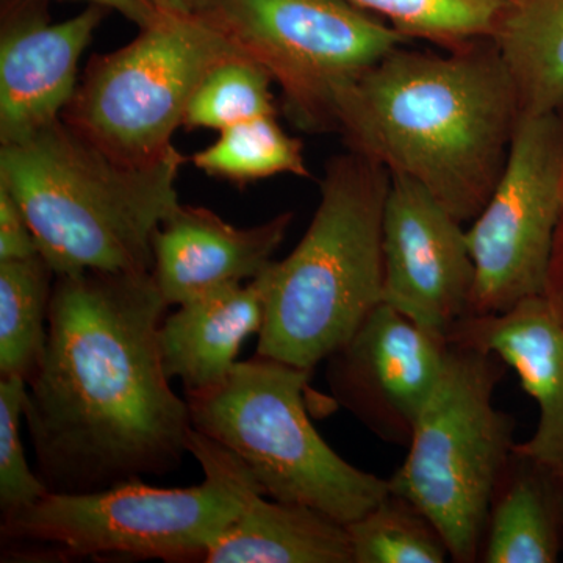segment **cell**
Here are the masks:
<instances>
[{
    "instance_id": "cell-21",
    "label": "cell",
    "mask_w": 563,
    "mask_h": 563,
    "mask_svg": "<svg viewBox=\"0 0 563 563\" xmlns=\"http://www.w3.org/2000/svg\"><path fill=\"white\" fill-rule=\"evenodd\" d=\"M192 163L209 176L240 187L277 174L310 177L301 141L292 139L280 128L276 114H266L221 131L213 144L192 155Z\"/></svg>"
},
{
    "instance_id": "cell-20",
    "label": "cell",
    "mask_w": 563,
    "mask_h": 563,
    "mask_svg": "<svg viewBox=\"0 0 563 563\" xmlns=\"http://www.w3.org/2000/svg\"><path fill=\"white\" fill-rule=\"evenodd\" d=\"M55 277L41 254L0 262V379L21 377L29 383L38 368L49 333Z\"/></svg>"
},
{
    "instance_id": "cell-10",
    "label": "cell",
    "mask_w": 563,
    "mask_h": 563,
    "mask_svg": "<svg viewBox=\"0 0 563 563\" xmlns=\"http://www.w3.org/2000/svg\"><path fill=\"white\" fill-rule=\"evenodd\" d=\"M562 214V111L521 117L501 179L466 231L476 268L473 314L544 295Z\"/></svg>"
},
{
    "instance_id": "cell-1",
    "label": "cell",
    "mask_w": 563,
    "mask_h": 563,
    "mask_svg": "<svg viewBox=\"0 0 563 563\" xmlns=\"http://www.w3.org/2000/svg\"><path fill=\"white\" fill-rule=\"evenodd\" d=\"M166 307L152 273L55 277L46 350L24 402L36 474L49 493L165 476L190 454V406L162 361Z\"/></svg>"
},
{
    "instance_id": "cell-23",
    "label": "cell",
    "mask_w": 563,
    "mask_h": 563,
    "mask_svg": "<svg viewBox=\"0 0 563 563\" xmlns=\"http://www.w3.org/2000/svg\"><path fill=\"white\" fill-rule=\"evenodd\" d=\"M387 20L409 40L457 51L492 40L512 0H346Z\"/></svg>"
},
{
    "instance_id": "cell-6",
    "label": "cell",
    "mask_w": 563,
    "mask_h": 563,
    "mask_svg": "<svg viewBox=\"0 0 563 563\" xmlns=\"http://www.w3.org/2000/svg\"><path fill=\"white\" fill-rule=\"evenodd\" d=\"M312 373L261 354L239 361L221 384L187 395L191 424L232 451L269 498L346 526L390 485L344 461L314 429L302 398Z\"/></svg>"
},
{
    "instance_id": "cell-19",
    "label": "cell",
    "mask_w": 563,
    "mask_h": 563,
    "mask_svg": "<svg viewBox=\"0 0 563 563\" xmlns=\"http://www.w3.org/2000/svg\"><path fill=\"white\" fill-rule=\"evenodd\" d=\"M521 117L563 107V0H512L493 33Z\"/></svg>"
},
{
    "instance_id": "cell-27",
    "label": "cell",
    "mask_w": 563,
    "mask_h": 563,
    "mask_svg": "<svg viewBox=\"0 0 563 563\" xmlns=\"http://www.w3.org/2000/svg\"><path fill=\"white\" fill-rule=\"evenodd\" d=\"M85 2L118 11L129 21L135 22L140 29L150 27L165 16V13L157 9L154 0H85Z\"/></svg>"
},
{
    "instance_id": "cell-9",
    "label": "cell",
    "mask_w": 563,
    "mask_h": 563,
    "mask_svg": "<svg viewBox=\"0 0 563 563\" xmlns=\"http://www.w3.org/2000/svg\"><path fill=\"white\" fill-rule=\"evenodd\" d=\"M196 13L268 73L306 132H336L342 92L409 41L346 0H201Z\"/></svg>"
},
{
    "instance_id": "cell-7",
    "label": "cell",
    "mask_w": 563,
    "mask_h": 563,
    "mask_svg": "<svg viewBox=\"0 0 563 563\" xmlns=\"http://www.w3.org/2000/svg\"><path fill=\"white\" fill-rule=\"evenodd\" d=\"M506 369L488 352L448 342L442 376L388 477L431 518L455 563L479 562L493 493L517 444L512 415L493 401Z\"/></svg>"
},
{
    "instance_id": "cell-22",
    "label": "cell",
    "mask_w": 563,
    "mask_h": 563,
    "mask_svg": "<svg viewBox=\"0 0 563 563\" xmlns=\"http://www.w3.org/2000/svg\"><path fill=\"white\" fill-rule=\"evenodd\" d=\"M352 563H443L451 561L442 533L417 504L388 492L358 520L346 525Z\"/></svg>"
},
{
    "instance_id": "cell-25",
    "label": "cell",
    "mask_w": 563,
    "mask_h": 563,
    "mask_svg": "<svg viewBox=\"0 0 563 563\" xmlns=\"http://www.w3.org/2000/svg\"><path fill=\"white\" fill-rule=\"evenodd\" d=\"M27 383L21 377L0 379V510L2 518L31 507L49 495L29 466L21 440Z\"/></svg>"
},
{
    "instance_id": "cell-29",
    "label": "cell",
    "mask_w": 563,
    "mask_h": 563,
    "mask_svg": "<svg viewBox=\"0 0 563 563\" xmlns=\"http://www.w3.org/2000/svg\"><path fill=\"white\" fill-rule=\"evenodd\" d=\"M154 3L165 14H190L198 11L201 0H154Z\"/></svg>"
},
{
    "instance_id": "cell-26",
    "label": "cell",
    "mask_w": 563,
    "mask_h": 563,
    "mask_svg": "<svg viewBox=\"0 0 563 563\" xmlns=\"http://www.w3.org/2000/svg\"><path fill=\"white\" fill-rule=\"evenodd\" d=\"M40 254L21 207L0 185V262L22 261Z\"/></svg>"
},
{
    "instance_id": "cell-11",
    "label": "cell",
    "mask_w": 563,
    "mask_h": 563,
    "mask_svg": "<svg viewBox=\"0 0 563 563\" xmlns=\"http://www.w3.org/2000/svg\"><path fill=\"white\" fill-rule=\"evenodd\" d=\"M462 225L421 184L391 174L383 229L384 302L446 340L472 313L476 284Z\"/></svg>"
},
{
    "instance_id": "cell-15",
    "label": "cell",
    "mask_w": 563,
    "mask_h": 563,
    "mask_svg": "<svg viewBox=\"0 0 563 563\" xmlns=\"http://www.w3.org/2000/svg\"><path fill=\"white\" fill-rule=\"evenodd\" d=\"M448 342L488 352L518 374L539 407V424L515 450L563 479V318L554 302L539 295L506 312L468 314Z\"/></svg>"
},
{
    "instance_id": "cell-4",
    "label": "cell",
    "mask_w": 563,
    "mask_h": 563,
    "mask_svg": "<svg viewBox=\"0 0 563 563\" xmlns=\"http://www.w3.org/2000/svg\"><path fill=\"white\" fill-rule=\"evenodd\" d=\"M391 174L347 151L325 166L309 229L273 262L255 354L313 372L384 302L383 229Z\"/></svg>"
},
{
    "instance_id": "cell-13",
    "label": "cell",
    "mask_w": 563,
    "mask_h": 563,
    "mask_svg": "<svg viewBox=\"0 0 563 563\" xmlns=\"http://www.w3.org/2000/svg\"><path fill=\"white\" fill-rule=\"evenodd\" d=\"M107 9L88 5L51 24L35 0L3 5L0 33V144L16 143L62 118L79 79L81 54Z\"/></svg>"
},
{
    "instance_id": "cell-2",
    "label": "cell",
    "mask_w": 563,
    "mask_h": 563,
    "mask_svg": "<svg viewBox=\"0 0 563 563\" xmlns=\"http://www.w3.org/2000/svg\"><path fill=\"white\" fill-rule=\"evenodd\" d=\"M444 52L391 51L342 92L336 132L465 224L501 179L521 110L493 40Z\"/></svg>"
},
{
    "instance_id": "cell-5",
    "label": "cell",
    "mask_w": 563,
    "mask_h": 563,
    "mask_svg": "<svg viewBox=\"0 0 563 563\" xmlns=\"http://www.w3.org/2000/svg\"><path fill=\"white\" fill-rule=\"evenodd\" d=\"M190 455L203 481L188 488H155L141 479L87 495H49L2 518V561L10 558L161 559L203 562L210 548L263 492L232 451L192 429Z\"/></svg>"
},
{
    "instance_id": "cell-28",
    "label": "cell",
    "mask_w": 563,
    "mask_h": 563,
    "mask_svg": "<svg viewBox=\"0 0 563 563\" xmlns=\"http://www.w3.org/2000/svg\"><path fill=\"white\" fill-rule=\"evenodd\" d=\"M544 295L554 302L563 318V214L558 235H555L553 258H551L550 277Z\"/></svg>"
},
{
    "instance_id": "cell-30",
    "label": "cell",
    "mask_w": 563,
    "mask_h": 563,
    "mask_svg": "<svg viewBox=\"0 0 563 563\" xmlns=\"http://www.w3.org/2000/svg\"><path fill=\"white\" fill-rule=\"evenodd\" d=\"M561 111H562V114H563V107H562V110H561Z\"/></svg>"
},
{
    "instance_id": "cell-16",
    "label": "cell",
    "mask_w": 563,
    "mask_h": 563,
    "mask_svg": "<svg viewBox=\"0 0 563 563\" xmlns=\"http://www.w3.org/2000/svg\"><path fill=\"white\" fill-rule=\"evenodd\" d=\"M273 263L244 284H233L181 303L162 321L158 340L169 379L184 383L185 395L225 380L239 362L240 350L265 324Z\"/></svg>"
},
{
    "instance_id": "cell-3",
    "label": "cell",
    "mask_w": 563,
    "mask_h": 563,
    "mask_svg": "<svg viewBox=\"0 0 563 563\" xmlns=\"http://www.w3.org/2000/svg\"><path fill=\"white\" fill-rule=\"evenodd\" d=\"M0 185L21 207L55 276L152 273V240L179 206L184 155L147 165L114 161L58 118L0 144Z\"/></svg>"
},
{
    "instance_id": "cell-18",
    "label": "cell",
    "mask_w": 563,
    "mask_h": 563,
    "mask_svg": "<svg viewBox=\"0 0 563 563\" xmlns=\"http://www.w3.org/2000/svg\"><path fill=\"white\" fill-rule=\"evenodd\" d=\"M203 562L352 563V553L346 526L312 507L255 492Z\"/></svg>"
},
{
    "instance_id": "cell-14",
    "label": "cell",
    "mask_w": 563,
    "mask_h": 563,
    "mask_svg": "<svg viewBox=\"0 0 563 563\" xmlns=\"http://www.w3.org/2000/svg\"><path fill=\"white\" fill-rule=\"evenodd\" d=\"M292 221L280 213L252 228H236L206 207L177 206L152 240L163 299L181 306L261 276L272 265Z\"/></svg>"
},
{
    "instance_id": "cell-8",
    "label": "cell",
    "mask_w": 563,
    "mask_h": 563,
    "mask_svg": "<svg viewBox=\"0 0 563 563\" xmlns=\"http://www.w3.org/2000/svg\"><path fill=\"white\" fill-rule=\"evenodd\" d=\"M235 54L201 13L165 14L121 49L91 58L63 121L114 161H161L201 81Z\"/></svg>"
},
{
    "instance_id": "cell-17",
    "label": "cell",
    "mask_w": 563,
    "mask_h": 563,
    "mask_svg": "<svg viewBox=\"0 0 563 563\" xmlns=\"http://www.w3.org/2000/svg\"><path fill=\"white\" fill-rule=\"evenodd\" d=\"M562 542V477L514 450L493 493L479 562L554 563Z\"/></svg>"
},
{
    "instance_id": "cell-12",
    "label": "cell",
    "mask_w": 563,
    "mask_h": 563,
    "mask_svg": "<svg viewBox=\"0 0 563 563\" xmlns=\"http://www.w3.org/2000/svg\"><path fill=\"white\" fill-rule=\"evenodd\" d=\"M446 351V339L380 302L325 358L329 390L374 435L407 448Z\"/></svg>"
},
{
    "instance_id": "cell-24",
    "label": "cell",
    "mask_w": 563,
    "mask_h": 563,
    "mask_svg": "<svg viewBox=\"0 0 563 563\" xmlns=\"http://www.w3.org/2000/svg\"><path fill=\"white\" fill-rule=\"evenodd\" d=\"M272 77L246 55L235 54L218 63L192 96L184 125L225 131L232 125L276 114Z\"/></svg>"
}]
</instances>
